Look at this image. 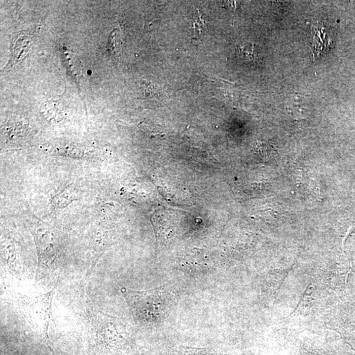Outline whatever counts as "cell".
Here are the masks:
<instances>
[{"mask_svg":"<svg viewBox=\"0 0 355 355\" xmlns=\"http://www.w3.org/2000/svg\"><path fill=\"white\" fill-rule=\"evenodd\" d=\"M121 293L135 321L141 325H156L172 307L171 296L161 288L142 292L123 288Z\"/></svg>","mask_w":355,"mask_h":355,"instance_id":"1","label":"cell"},{"mask_svg":"<svg viewBox=\"0 0 355 355\" xmlns=\"http://www.w3.org/2000/svg\"><path fill=\"white\" fill-rule=\"evenodd\" d=\"M55 291V287L40 296L28 297L19 294L16 297L20 309L31 328L44 339L52 352V347L48 336V328Z\"/></svg>","mask_w":355,"mask_h":355,"instance_id":"2","label":"cell"},{"mask_svg":"<svg viewBox=\"0 0 355 355\" xmlns=\"http://www.w3.org/2000/svg\"><path fill=\"white\" fill-rule=\"evenodd\" d=\"M32 232L37 248L38 266L35 278L38 279L53 265L57 257L59 241L54 231L41 222L34 223Z\"/></svg>","mask_w":355,"mask_h":355,"instance_id":"3","label":"cell"},{"mask_svg":"<svg viewBox=\"0 0 355 355\" xmlns=\"http://www.w3.org/2000/svg\"><path fill=\"white\" fill-rule=\"evenodd\" d=\"M14 41H12V59L9 65H15L23 59L27 54L32 43V37L28 33H17L15 34Z\"/></svg>","mask_w":355,"mask_h":355,"instance_id":"4","label":"cell"},{"mask_svg":"<svg viewBox=\"0 0 355 355\" xmlns=\"http://www.w3.org/2000/svg\"><path fill=\"white\" fill-rule=\"evenodd\" d=\"M236 53L238 59L247 65H254L259 61V52L254 44L246 42L240 44L237 48Z\"/></svg>","mask_w":355,"mask_h":355,"instance_id":"5","label":"cell"},{"mask_svg":"<svg viewBox=\"0 0 355 355\" xmlns=\"http://www.w3.org/2000/svg\"><path fill=\"white\" fill-rule=\"evenodd\" d=\"M51 154L65 155L71 157H83L90 154L91 151L88 149L77 147L72 145H62L55 146L49 150Z\"/></svg>","mask_w":355,"mask_h":355,"instance_id":"6","label":"cell"},{"mask_svg":"<svg viewBox=\"0 0 355 355\" xmlns=\"http://www.w3.org/2000/svg\"><path fill=\"white\" fill-rule=\"evenodd\" d=\"M108 50L110 54L115 58H118L122 52L121 37L117 30H113L109 37Z\"/></svg>","mask_w":355,"mask_h":355,"instance_id":"7","label":"cell"},{"mask_svg":"<svg viewBox=\"0 0 355 355\" xmlns=\"http://www.w3.org/2000/svg\"><path fill=\"white\" fill-rule=\"evenodd\" d=\"M77 197V193L75 192L73 189H66L61 192V194L56 195L53 199V205L55 207H63L69 204L70 202L76 199Z\"/></svg>","mask_w":355,"mask_h":355,"instance_id":"8","label":"cell"},{"mask_svg":"<svg viewBox=\"0 0 355 355\" xmlns=\"http://www.w3.org/2000/svg\"><path fill=\"white\" fill-rule=\"evenodd\" d=\"M257 150L263 157L268 158V157L272 156L274 154V148L268 144L261 143L259 144L258 147H257Z\"/></svg>","mask_w":355,"mask_h":355,"instance_id":"9","label":"cell"},{"mask_svg":"<svg viewBox=\"0 0 355 355\" xmlns=\"http://www.w3.org/2000/svg\"><path fill=\"white\" fill-rule=\"evenodd\" d=\"M201 17L200 19L197 20L196 22L194 24V28L195 31H197L198 32H204V31L207 30V27H206L205 24L204 23V21L201 19Z\"/></svg>","mask_w":355,"mask_h":355,"instance_id":"10","label":"cell"}]
</instances>
